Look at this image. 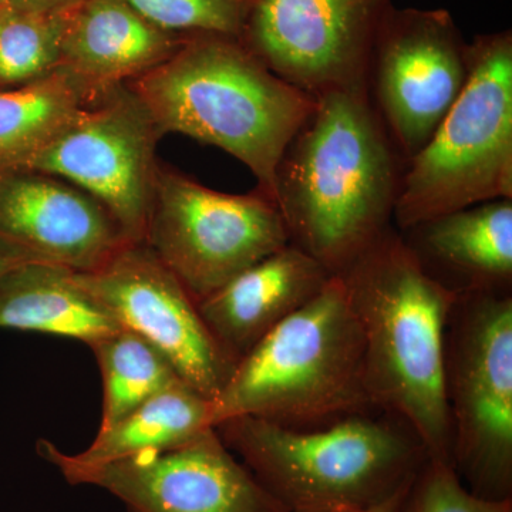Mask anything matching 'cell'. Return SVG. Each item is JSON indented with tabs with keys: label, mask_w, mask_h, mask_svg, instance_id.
<instances>
[{
	"label": "cell",
	"mask_w": 512,
	"mask_h": 512,
	"mask_svg": "<svg viewBox=\"0 0 512 512\" xmlns=\"http://www.w3.org/2000/svg\"><path fill=\"white\" fill-rule=\"evenodd\" d=\"M66 73L0 92V170L18 168L89 104Z\"/></svg>",
	"instance_id": "20"
},
{
	"label": "cell",
	"mask_w": 512,
	"mask_h": 512,
	"mask_svg": "<svg viewBox=\"0 0 512 512\" xmlns=\"http://www.w3.org/2000/svg\"><path fill=\"white\" fill-rule=\"evenodd\" d=\"M144 244L198 302L289 245V237L261 191L225 194L158 165Z\"/></svg>",
	"instance_id": "8"
},
{
	"label": "cell",
	"mask_w": 512,
	"mask_h": 512,
	"mask_svg": "<svg viewBox=\"0 0 512 512\" xmlns=\"http://www.w3.org/2000/svg\"><path fill=\"white\" fill-rule=\"evenodd\" d=\"M90 349L99 363L103 382L99 430L109 429L150 397L183 382L160 350L126 328L111 333Z\"/></svg>",
	"instance_id": "21"
},
{
	"label": "cell",
	"mask_w": 512,
	"mask_h": 512,
	"mask_svg": "<svg viewBox=\"0 0 512 512\" xmlns=\"http://www.w3.org/2000/svg\"><path fill=\"white\" fill-rule=\"evenodd\" d=\"M392 0H249L241 40L281 79L316 97L366 86Z\"/></svg>",
	"instance_id": "13"
},
{
	"label": "cell",
	"mask_w": 512,
	"mask_h": 512,
	"mask_svg": "<svg viewBox=\"0 0 512 512\" xmlns=\"http://www.w3.org/2000/svg\"><path fill=\"white\" fill-rule=\"evenodd\" d=\"M328 269L289 244L197 302L205 325L237 362L301 309L330 278Z\"/></svg>",
	"instance_id": "16"
},
{
	"label": "cell",
	"mask_w": 512,
	"mask_h": 512,
	"mask_svg": "<svg viewBox=\"0 0 512 512\" xmlns=\"http://www.w3.org/2000/svg\"><path fill=\"white\" fill-rule=\"evenodd\" d=\"M16 8L40 13H60L79 0H5Z\"/></svg>",
	"instance_id": "26"
},
{
	"label": "cell",
	"mask_w": 512,
	"mask_h": 512,
	"mask_svg": "<svg viewBox=\"0 0 512 512\" xmlns=\"http://www.w3.org/2000/svg\"><path fill=\"white\" fill-rule=\"evenodd\" d=\"M185 37L156 28L123 0H79L63 12L57 70L94 100L163 63Z\"/></svg>",
	"instance_id": "15"
},
{
	"label": "cell",
	"mask_w": 512,
	"mask_h": 512,
	"mask_svg": "<svg viewBox=\"0 0 512 512\" xmlns=\"http://www.w3.org/2000/svg\"><path fill=\"white\" fill-rule=\"evenodd\" d=\"M158 134H184L247 165L258 191L275 202L286 147L315 99L281 79L239 37L200 33L126 83Z\"/></svg>",
	"instance_id": "3"
},
{
	"label": "cell",
	"mask_w": 512,
	"mask_h": 512,
	"mask_svg": "<svg viewBox=\"0 0 512 512\" xmlns=\"http://www.w3.org/2000/svg\"><path fill=\"white\" fill-rule=\"evenodd\" d=\"M0 241L77 274L96 271L131 244L100 202L28 168L0 170Z\"/></svg>",
	"instance_id": "14"
},
{
	"label": "cell",
	"mask_w": 512,
	"mask_h": 512,
	"mask_svg": "<svg viewBox=\"0 0 512 512\" xmlns=\"http://www.w3.org/2000/svg\"><path fill=\"white\" fill-rule=\"evenodd\" d=\"M404 232L424 268L457 295L510 292L512 200L448 212Z\"/></svg>",
	"instance_id": "17"
},
{
	"label": "cell",
	"mask_w": 512,
	"mask_h": 512,
	"mask_svg": "<svg viewBox=\"0 0 512 512\" xmlns=\"http://www.w3.org/2000/svg\"><path fill=\"white\" fill-rule=\"evenodd\" d=\"M407 491V490H406ZM406 491L399 497L394 498V500L390 501V503L384 504L383 507L376 508V510L370 512H399L400 504H402V500Z\"/></svg>",
	"instance_id": "27"
},
{
	"label": "cell",
	"mask_w": 512,
	"mask_h": 512,
	"mask_svg": "<svg viewBox=\"0 0 512 512\" xmlns=\"http://www.w3.org/2000/svg\"><path fill=\"white\" fill-rule=\"evenodd\" d=\"M451 464L471 493L512 498V298L457 295L446 330Z\"/></svg>",
	"instance_id": "7"
},
{
	"label": "cell",
	"mask_w": 512,
	"mask_h": 512,
	"mask_svg": "<svg viewBox=\"0 0 512 512\" xmlns=\"http://www.w3.org/2000/svg\"><path fill=\"white\" fill-rule=\"evenodd\" d=\"M62 33L63 12H32L0 2V86H26L55 73Z\"/></svg>",
	"instance_id": "22"
},
{
	"label": "cell",
	"mask_w": 512,
	"mask_h": 512,
	"mask_svg": "<svg viewBox=\"0 0 512 512\" xmlns=\"http://www.w3.org/2000/svg\"><path fill=\"white\" fill-rule=\"evenodd\" d=\"M141 18L173 35L214 33L241 39L249 0H123Z\"/></svg>",
	"instance_id": "23"
},
{
	"label": "cell",
	"mask_w": 512,
	"mask_h": 512,
	"mask_svg": "<svg viewBox=\"0 0 512 512\" xmlns=\"http://www.w3.org/2000/svg\"><path fill=\"white\" fill-rule=\"evenodd\" d=\"M214 429L212 403L183 382L150 397L106 430L86 450L70 454L82 464H104L184 446Z\"/></svg>",
	"instance_id": "19"
},
{
	"label": "cell",
	"mask_w": 512,
	"mask_h": 512,
	"mask_svg": "<svg viewBox=\"0 0 512 512\" xmlns=\"http://www.w3.org/2000/svg\"><path fill=\"white\" fill-rule=\"evenodd\" d=\"M288 512H370L409 488L427 460L419 437L382 410L293 429L256 417L215 426Z\"/></svg>",
	"instance_id": "4"
},
{
	"label": "cell",
	"mask_w": 512,
	"mask_h": 512,
	"mask_svg": "<svg viewBox=\"0 0 512 512\" xmlns=\"http://www.w3.org/2000/svg\"><path fill=\"white\" fill-rule=\"evenodd\" d=\"M468 73V43L447 10L389 9L367 60L366 89L406 165L456 103Z\"/></svg>",
	"instance_id": "10"
},
{
	"label": "cell",
	"mask_w": 512,
	"mask_h": 512,
	"mask_svg": "<svg viewBox=\"0 0 512 512\" xmlns=\"http://www.w3.org/2000/svg\"><path fill=\"white\" fill-rule=\"evenodd\" d=\"M39 451L67 483L100 488L126 512H288L215 427L173 450L104 464L77 463L52 441Z\"/></svg>",
	"instance_id": "11"
},
{
	"label": "cell",
	"mask_w": 512,
	"mask_h": 512,
	"mask_svg": "<svg viewBox=\"0 0 512 512\" xmlns=\"http://www.w3.org/2000/svg\"><path fill=\"white\" fill-rule=\"evenodd\" d=\"M0 329L62 336L90 348L121 326L80 285L76 272L36 262L0 284Z\"/></svg>",
	"instance_id": "18"
},
{
	"label": "cell",
	"mask_w": 512,
	"mask_h": 512,
	"mask_svg": "<svg viewBox=\"0 0 512 512\" xmlns=\"http://www.w3.org/2000/svg\"><path fill=\"white\" fill-rule=\"evenodd\" d=\"M463 92L407 163L394 205L397 231L448 212L512 200V33L468 43Z\"/></svg>",
	"instance_id": "6"
},
{
	"label": "cell",
	"mask_w": 512,
	"mask_h": 512,
	"mask_svg": "<svg viewBox=\"0 0 512 512\" xmlns=\"http://www.w3.org/2000/svg\"><path fill=\"white\" fill-rule=\"evenodd\" d=\"M363 353L359 320L332 276L239 360L212 402V424L256 417L311 429L379 410L367 392Z\"/></svg>",
	"instance_id": "5"
},
{
	"label": "cell",
	"mask_w": 512,
	"mask_h": 512,
	"mask_svg": "<svg viewBox=\"0 0 512 512\" xmlns=\"http://www.w3.org/2000/svg\"><path fill=\"white\" fill-rule=\"evenodd\" d=\"M399 512H512V498L478 497L451 464L427 457L407 488Z\"/></svg>",
	"instance_id": "24"
},
{
	"label": "cell",
	"mask_w": 512,
	"mask_h": 512,
	"mask_svg": "<svg viewBox=\"0 0 512 512\" xmlns=\"http://www.w3.org/2000/svg\"><path fill=\"white\" fill-rule=\"evenodd\" d=\"M80 285L119 322L160 350L185 384L214 402L237 366L205 325L197 301L146 244H127Z\"/></svg>",
	"instance_id": "12"
},
{
	"label": "cell",
	"mask_w": 512,
	"mask_h": 512,
	"mask_svg": "<svg viewBox=\"0 0 512 512\" xmlns=\"http://www.w3.org/2000/svg\"><path fill=\"white\" fill-rule=\"evenodd\" d=\"M160 137L143 104L123 86L83 107L18 168L60 178L100 202L131 244L146 242Z\"/></svg>",
	"instance_id": "9"
},
{
	"label": "cell",
	"mask_w": 512,
	"mask_h": 512,
	"mask_svg": "<svg viewBox=\"0 0 512 512\" xmlns=\"http://www.w3.org/2000/svg\"><path fill=\"white\" fill-rule=\"evenodd\" d=\"M336 276L362 329L373 406L407 424L427 456L451 464L444 350L457 293L393 227Z\"/></svg>",
	"instance_id": "2"
},
{
	"label": "cell",
	"mask_w": 512,
	"mask_h": 512,
	"mask_svg": "<svg viewBox=\"0 0 512 512\" xmlns=\"http://www.w3.org/2000/svg\"><path fill=\"white\" fill-rule=\"evenodd\" d=\"M313 99L278 165L275 204L289 244L336 276L393 227L406 163L366 86Z\"/></svg>",
	"instance_id": "1"
},
{
	"label": "cell",
	"mask_w": 512,
	"mask_h": 512,
	"mask_svg": "<svg viewBox=\"0 0 512 512\" xmlns=\"http://www.w3.org/2000/svg\"><path fill=\"white\" fill-rule=\"evenodd\" d=\"M0 2H3V0H0Z\"/></svg>",
	"instance_id": "28"
},
{
	"label": "cell",
	"mask_w": 512,
	"mask_h": 512,
	"mask_svg": "<svg viewBox=\"0 0 512 512\" xmlns=\"http://www.w3.org/2000/svg\"><path fill=\"white\" fill-rule=\"evenodd\" d=\"M36 259L23 254L19 249L10 247L6 242L0 241V284L20 268L29 264H36ZM43 264V262H40Z\"/></svg>",
	"instance_id": "25"
}]
</instances>
